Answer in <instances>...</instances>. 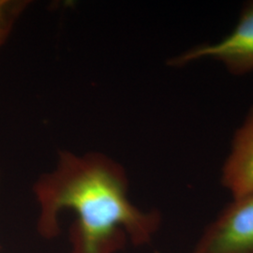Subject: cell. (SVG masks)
<instances>
[{
    "instance_id": "1",
    "label": "cell",
    "mask_w": 253,
    "mask_h": 253,
    "mask_svg": "<svg viewBox=\"0 0 253 253\" xmlns=\"http://www.w3.org/2000/svg\"><path fill=\"white\" fill-rule=\"evenodd\" d=\"M34 194L40 209L37 228L43 238L59 235L63 211L76 215L73 253H116L126 240L146 245L161 225L158 212L130 202L124 169L101 154H60L54 171L37 181Z\"/></svg>"
},
{
    "instance_id": "2",
    "label": "cell",
    "mask_w": 253,
    "mask_h": 253,
    "mask_svg": "<svg viewBox=\"0 0 253 253\" xmlns=\"http://www.w3.org/2000/svg\"><path fill=\"white\" fill-rule=\"evenodd\" d=\"M192 253H253V191L233 197Z\"/></svg>"
},
{
    "instance_id": "3",
    "label": "cell",
    "mask_w": 253,
    "mask_h": 253,
    "mask_svg": "<svg viewBox=\"0 0 253 253\" xmlns=\"http://www.w3.org/2000/svg\"><path fill=\"white\" fill-rule=\"evenodd\" d=\"M210 58L223 64L228 71L241 75L253 71V2L245 6L233 31L213 44H203L173 58L171 64L182 66Z\"/></svg>"
},
{
    "instance_id": "4",
    "label": "cell",
    "mask_w": 253,
    "mask_h": 253,
    "mask_svg": "<svg viewBox=\"0 0 253 253\" xmlns=\"http://www.w3.org/2000/svg\"><path fill=\"white\" fill-rule=\"evenodd\" d=\"M221 180L233 197L253 191V108L235 133Z\"/></svg>"
},
{
    "instance_id": "5",
    "label": "cell",
    "mask_w": 253,
    "mask_h": 253,
    "mask_svg": "<svg viewBox=\"0 0 253 253\" xmlns=\"http://www.w3.org/2000/svg\"><path fill=\"white\" fill-rule=\"evenodd\" d=\"M25 7V2L0 0V47L9 38L16 20Z\"/></svg>"
}]
</instances>
